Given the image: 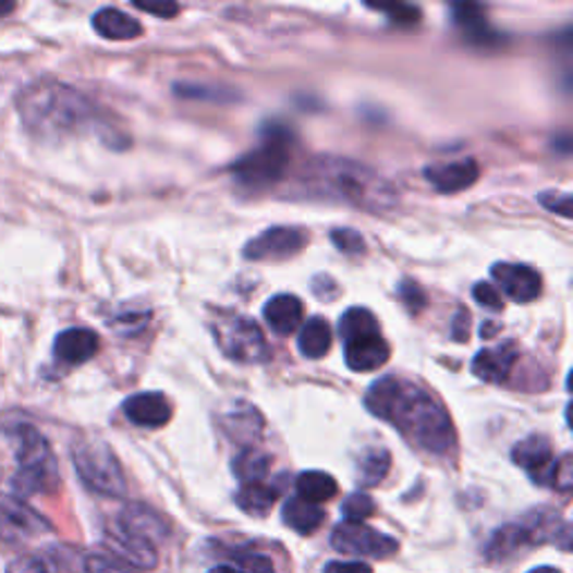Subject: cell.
<instances>
[{
    "label": "cell",
    "instance_id": "19",
    "mask_svg": "<svg viewBox=\"0 0 573 573\" xmlns=\"http://www.w3.org/2000/svg\"><path fill=\"white\" fill-rule=\"evenodd\" d=\"M263 426H265L263 415L256 411L254 405L244 403V401H235L222 415V428L233 441H240V443L256 441L263 435Z\"/></svg>",
    "mask_w": 573,
    "mask_h": 573
},
{
    "label": "cell",
    "instance_id": "47",
    "mask_svg": "<svg viewBox=\"0 0 573 573\" xmlns=\"http://www.w3.org/2000/svg\"><path fill=\"white\" fill-rule=\"evenodd\" d=\"M528 573H562V571L553 569V566H538V569H534V571H528Z\"/></svg>",
    "mask_w": 573,
    "mask_h": 573
},
{
    "label": "cell",
    "instance_id": "31",
    "mask_svg": "<svg viewBox=\"0 0 573 573\" xmlns=\"http://www.w3.org/2000/svg\"><path fill=\"white\" fill-rule=\"evenodd\" d=\"M373 513H375V502L370 496H365V493H352L343 502L345 522H363Z\"/></svg>",
    "mask_w": 573,
    "mask_h": 573
},
{
    "label": "cell",
    "instance_id": "30",
    "mask_svg": "<svg viewBox=\"0 0 573 573\" xmlns=\"http://www.w3.org/2000/svg\"><path fill=\"white\" fill-rule=\"evenodd\" d=\"M526 542H534V538H531L526 526H520V524L502 526L488 545V556L490 558H507V556L515 553Z\"/></svg>",
    "mask_w": 573,
    "mask_h": 573
},
{
    "label": "cell",
    "instance_id": "7",
    "mask_svg": "<svg viewBox=\"0 0 573 573\" xmlns=\"http://www.w3.org/2000/svg\"><path fill=\"white\" fill-rule=\"evenodd\" d=\"M74 468L90 490L108 498L126 496V475L121 471L112 448L101 439L86 437L72 446Z\"/></svg>",
    "mask_w": 573,
    "mask_h": 573
},
{
    "label": "cell",
    "instance_id": "26",
    "mask_svg": "<svg viewBox=\"0 0 573 573\" xmlns=\"http://www.w3.org/2000/svg\"><path fill=\"white\" fill-rule=\"evenodd\" d=\"M296 490L301 500L318 507L320 502L332 500L339 493V484L332 475L322 471H305L296 479Z\"/></svg>",
    "mask_w": 573,
    "mask_h": 573
},
{
    "label": "cell",
    "instance_id": "34",
    "mask_svg": "<svg viewBox=\"0 0 573 573\" xmlns=\"http://www.w3.org/2000/svg\"><path fill=\"white\" fill-rule=\"evenodd\" d=\"M367 8L386 12L399 25H413L422 19V12L413 5H367Z\"/></svg>",
    "mask_w": 573,
    "mask_h": 573
},
{
    "label": "cell",
    "instance_id": "27",
    "mask_svg": "<svg viewBox=\"0 0 573 573\" xmlns=\"http://www.w3.org/2000/svg\"><path fill=\"white\" fill-rule=\"evenodd\" d=\"M276 498H278L276 488L267 486L265 481H258V484H242L240 490L235 493V504L240 507V511H244L247 515L263 517V515H267V511L273 507Z\"/></svg>",
    "mask_w": 573,
    "mask_h": 573
},
{
    "label": "cell",
    "instance_id": "3",
    "mask_svg": "<svg viewBox=\"0 0 573 573\" xmlns=\"http://www.w3.org/2000/svg\"><path fill=\"white\" fill-rule=\"evenodd\" d=\"M25 129L38 137H63L97 124V108L74 88L38 81L19 97Z\"/></svg>",
    "mask_w": 573,
    "mask_h": 573
},
{
    "label": "cell",
    "instance_id": "21",
    "mask_svg": "<svg viewBox=\"0 0 573 573\" xmlns=\"http://www.w3.org/2000/svg\"><path fill=\"white\" fill-rule=\"evenodd\" d=\"M117 528L126 531V534L137 536L150 545H153V540H159L161 536H167V526H163L161 517L142 504H131L121 511Z\"/></svg>",
    "mask_w": 573,
    "mask_h": 573
},
{
    "label": "cell",
    "instance_id": "20",
    "mask_svg": "<svg viewBox=\"0 0 573 573\" xmlns=\"http://www.w3.org/2000/svg\"><path fill=\"white\" fill-rule=\"evenodd\" d=\"M108 545H110V551L117 553V558L126 566L153 569L157 564V551L153 549V545L137 536L126 534V531H121V528L110 531Z\"/></svg>",
    "mask_w": 573,
    "mask_h": 573
},
{
    "label": "cell",
    "instance_id": "43",
    "mask_svg": "<svg viewBox=\"0 0 573 573\" xmlns=\"http://www.w3.org/2000/svg\"><path fill=\"white\" fill-rule=\"evenodd\" d=\"M242 571L244 573H273L271 562L267 558H263V556H256V553L242 560Z\"/></svg>",
    "mask_w": 573,
    "mask_h": 573
},
{
    "label": "cell",
    "instance_id": "46",
    "mask_svg": "<svg viewBox=\"0 0 573 573\" xmlns=\"http://www.w3.org/2000/svg\"><path fill=\"white\" fill-rule=\"evenodd\" d=\"M14 10H16L14 3H8V0H0V19L8 16V14H12Z\"/></svg>",
    "mask_w": 573,
    "mask_h": 573
},
{
    "label": "cell",
    "instance_id": "5",
    "mask_svg": "<svg viewBox=\"0 0 573 573\" xmlns=\"http://www.w3.org/2000/svg\"><path fill=\"white\" fill-rule=\"evenodd\" d=\"M292 157V142L290 131L271 126L265 131L260 144L244 153L231 163V175L237 186L247 188L252 193L267 191L269 186L278 184Z\"/></svg>",
    "mask_w": 573,
    "mask_h": 573
},
{
    "label": "cell",
    "instance_id": "40",
    "mask_svg": "<svg viewBox=\"0 0 573 573\" xmlns=\"http://www.w3.org/2000/svg\"><path fill=\"white\" fill-rule=\"evenodd\" d=\"M322 573H373V566L358 560H332Z\"/></svg>",
    "mask_w": 573,
    "mask_h": 573
},
{
    "label": "cell",
    "instance_id": "35",
    "mask_svg": "<svg viewBox=\"0 0 573 573\" xmlns=\"http://www.w3.org/2000/svg\"><path fill=\"white\" fill-rule=\"evenodd\" d=\"M399 296H401V301L405 303V307L411 309V312H415V314L426 307V296H424V292H422V286L415 284V282H411V280H401V284H399Z\"/></svg>",
    "mask_w": 573,
    "mask_h": 573
},
{
    "label": "cell",
    "instance_id": "1",
    "mask_svg": "<svg viewBox=\"0 0 573 573\" xmlns=\"http://www.w3.org/2000/svg\"><path fill=\"white\" fill-rule=\"evenodd\" d=\"M365 407L392 424L407 441L426 453L448 455L458 443L455 426L446 407L424 388L399 377H383L367 388Z\"/></svg>",
    "mask_w": 573,
    "mask_h": 573
},
{
    "label": "cell",
    "instance_id": "37",
    "mask_svg": "<svg viewBox=\"0 0 573 573\" xmlns=\"http://www.w3.org/2000/svg\"><path fill=\"white\" fill-rule=\"evenodd\" d=\"M86 573H133L124 562H112L101 556H90L86 560Z\"/></svg>",
    "mask_w": 573,
    "mask_h": 573
},
{
    "label": "cell",
    "instance_id": "38",
    "mask_svg": "<svg viewBox=\"0 0 573 573\" xmlns=\"http://www.w3.org/2000/svg\"><path fill=\"white\" fill-rule=\"evenodd\" d=\"M8 573H48V566L36 556H21L8 564Z\"/></svg>",
    "mask_w": 573,
    "mask_h": 573
},
{
    "label": "cell",
    "instance_id": "24",
    "mask_svg": "<svg viewBox=\"0 0 573 573\" xmlns=\"http://www.w3.org/2000/svg\"><path fill=\"white\" fill-rule=\"evenodd\" d=\"M332 348V327L325 318H309L298 334V350L305 358H322Z\"/></svg>",
    "mask_w": 573,
    "mask_h": 573
},
{
    "label": "cell",
    "instance_id": "9",
    "mask_svg": "<svg viewBox=\"0 0 573 573\" xmlns=\"http://www.w3.org/2000/svg\"><path fill=\"white\" fill-rule=\"evenodd\" d=\"M332 547L345 556L361 558H390L397 553L399 545L394 538L363 522H341L332 531Z\"/></svg>",
    "mask_w": 573,
    "mask_h": 573
},
{
    "label": "cell",
    "instance_id": "8",
    "mask_svg": "<svg viewBox=\"0 0 573 573\" xmlns=\"http://www.w3.org/2000/svg\"><path fill=\"white\" fill-rule=\"evenodd\" d=\"M211 332L220 352L242 365L267 363L271 350L258 322L233 312H216L211 318Z\"/></svg>",
    "mask_w": 573,
    "mask_h": 573
},
{
    "label": "cell",
    "instance_id": "17",
    "mask_svg": "<svg viewBox=\"0 0 573 573\" xmlns=\"http://www.w3.org/2000/svg\"><path fill=\"white\" fill-rule=\"evenodd\" d=\"M99 352V337L86 327H70L54 341V356L68 365L88 363Z\"/></svg>",
    "mask_w": 573,
    "mask_h": 573
},
{
    "label": "cell",
    "instance_id": "4",
    "mask_svg": "<svg viewBox=\"0 0 573 573\" xmlns=\"http://www.w3.org/2000/svg\"><path fill=\"white\" fill-rule=\"evenodd\" d=\"M16 446V475L12 479L14 490L21 496L52 493L59 486V464L48 439L34 426L19 424L10 432Z\"/></svg>",
    "mask_w": 573,
    "mask_h": 573
},
{
    "label": "cell",
    "instance_id": "36",
    "mask_svg": "<svg viewBox=\"0 0 573 573\" xmlns=\"http://www.w3.org/2000/svg\"><path fill=\"white\" fill-rule=\"evenodd\" d=\"M473 298L486 307V309H493V312H500L504 305H502V296L500 292L496 290L493 284H488V282H477L473 286Z\"/></svg>",
    "mask_w": 573,
    "mask_h": 573
},
{
    "label": "cell",
    "instance_id": "12",
    "mask_svg": "<svg viewBox=\"0 0 573 573\" xmlns=\"http://www.w3.org/2000/svg\"><path fill=\"white\" fill-rule=\"evenodd\" d=\"M511 458L520 468H524L531 475V479L551 486L558 460L553 458V450L547 437L531 435L522 439L520 443H515Z\"/></svg>",
    "mask_w": 573,
    "mask_h": 573
},
{
    "label": "cell",
    "instance_id": "23",
    "mask_svg": "<svg viewBox=\"0 0 573 573\" xmlns=\"http://www.w3.org/2000/svg\"><path fill=\"white\" fill-rule=\"evenodd\" d=\"M93 27L108 40H133L142 34V23L117 8H103L93 16Z\"/></svg>",
    "mask_w": 573,
    "mask_h": 573
},
{
    "label": "cell",
    "instance_id": "10",
    "mask_svg": "<svg viewBox=\"0 0 573 573\" xmlns=\"http://www.w3.org/2000/svg\"><path fill=\"white\" fill-rule=\"evenodd\" d=\"M50 524L32 507L12 496H0V540L8 545H21L46 534Z\"/></svg>",
    "mask_w": 573,
    "mask_h": 573
},
{
    "label": "cell",
    "instance_id": "32",
    "mask_svg": "<svg viewBox=\"0 0 573 573\" xmlns=\"http://www.w3.org/2000/svg\"><path fill=\"white\" fill-rule=\"evenodd\" d=\"M332 242L334 247L348 256H358L365 252V240L358 231L354 229H334L332 231Z\"/></svg>",
    "mask_w": 573,
    "mask_h": 573
},
{
    "label": "cell",
    "instance_id": "33",
    "mask_svg": "<svg viewBox=\"0 0 573 573\" xmlns=\"http://www.w3.org/2000/svg\"><path fill=\"white\" fill-rule=\"evenodd\" d=\"M538 202L542 207L564 220L571 218V195L569 193H558V191H547L538 195Z\"/></svg>",
    "mask_w": 573,
    "mask_h": 573
},
{
    "label": "cell",
    "instance_id": "2",
    "mask_svg": "<svg viewBox=\"0 0 573 573\" xmlns=\"http://www.w3.org/2000/svg\"><path fill=\"white\" fill-rule=\"evenodd\" d=\"M305 191L320 197L350 204L370 214H388L397 207V188L365 163L343 157H314L303 175Z\"/></svg>",
    "mask_w": 573,
    "mask_h": 573
},
{
    "label": "cell",
    "instance_id": "14",
    "mask_svg": "<svg viewBox=\"0 0 573 573\" xmlns=\"http://www.w3.org/2000/svg\"><path fill=\"white\" fill-rule=\"evenodd\" d=\"M424 175L437 193L453 195V193H460V191H464L477 182L479 167H477L475 159L468 157V159L432 163V167L424 169Z\"/></svg>",
    "mask_w": 573,
    "mask_h": 573
},
{
    "label": "cell",
    "instance_id": "45",
    "mask_svg": "<svg viewBox=\"0 0 573 573\" xmlns=\"http://www.w3.org/2000/svg\"><path fill=\"white\" fill-rule=\"evenodd\" d=\"M209 573H244V571L233 564H220V566H214Z\"/></svg>",
    "mask_w": 573,
    "mask_h": 573
},
{
    "label": "cell",
    "instance_id": "15",
    "mask_svg": "<svg viewBox=\"0 0 573 573\" xmlns=\"http://www.w3.org/2000/svg\"><path fill=\"white\" fill-rule=\"evenodd\" d=\"M517 358V345L513 341H507L496 348L477 352L471 363V370L484 383H502L504 379H509Z\"/></svg>",
    "mask_w": 573,
    "mask_h": 573
},
{
    "label": "cell",
    "instance_id": "11",
    "mask_svg": "<svg viewBox=\"0 0 573 573\" xmlns=\"http://www.w3.org/2000/svg\"><path fill=\"white\" fill-rule=\"evenodd\" d=\"M307 244V231L298 227H271L244 244L247 260H284L296 256Z\"/></svg>",
    "mask_w": 573,
    "mask_h": 573
},
{
    "label": "cell",
    "instance_id": "42",
    "mask_svg": "<svg viewBox=\"0 0 573 573\" xmlns=\"http://www.w3.org/2000/svg\"><path fill=\"white\" fill-rule=\"evenodd\" d=\"M135 8L142 10V12H148V14L161 16V19H173V16L180 12V5H175V3H157V5H150V3H135Z\"/></svg>",
    "mask_w": 573,
    "mask_h": 573
},
{
    "label": "cell",
    "instance_id": "44",
    "mask_svg": "<svg viewBox=\"0 0 573 573\" xmlns=\"http://www.w3.org/2000/svg\"><path fill=\"white\" fill-rule=\"evenodd\" d=\"M471 316H468V312H460L458 316H455V320H453V339L458 341V343H464L466 339H468V327H471Z\"/></svg>",
    "mask_w": 573,
    "mask_h": 573
},
{
    "label": "cell",
    "instance_id": "13",
    "mask_svg": "<svg viewBox=\"0 0 573 573\" xmlns=\"http://www.w3.org/2000/svg\"><path fill=\"white\" fill-rule=\"evenodd\" d=\"M490 276H493L496 282L502 286V292L520 305L536 301L542 294L540 273L526 265L498 263L493 265V269H490Z\"/></svg>",
    "mask_w": 573,
    "mask_h": 573
},
{
    "label": "cell",
    "instance_id": "16",
    "mask_svg": "<svg viewBox=\"0 0 573 573\" xmlns=\"http://www.w3.org/2000/svg\"><path fill=\"white\" fill-rule=\"evenodd\" d=\"M124 415L139 428H161L173 417V407L161 392H139L124 401Z\"/></svg>",
    "mask_w": 573,
    "mask_h": 573
},
{
    "label": "cell",
    "instance_id": "39",
    "mask_svg": "<svg viewBox=\"0 0 573 573\" xmlns=\"http://www.w3.org/2000/svg\"><path fill=\"white\" fill-rule=\"evenodd\" d=\"M312 292L320 301H334L339 296V284L330 276L320 273L312 280Z\"/></svg>",
    "mask_w": 573,
    "mask_h": 573
},
{
    "label": "cell",
    "instance_id": "18",
    "mask_svg": "<svg viewBox=\"0 0 573 573\" xmlns=\"http://www.w3.org/2000/svg\"><path fill=\"white\" fill-rule=\"evenodd\" d=\"M263 314H265L267 325L278 337H286V334L296 332L301 327L305 307L301 298L294 294H276L273 298L267 301Z\"/></svg>",
    "mask_w": 573,
    "mask_h": 573
},
{
    "label": "cell",
    "instance_id": "41",
    "mask_svg": "<svg viewBox=\"0 0 573 573\" xmlns=\"http://www.w3.org/2000/svg\"><path fill=\"white\" fill-rule=\"evenodd\" d=\"M551 486H556L558 490H566L571 488V455H562L556 462V471H553V481Z\"/></svg>",
    "mask_w": 573,
    "mask_h": 573
},
{
    "label": "cell",
    "instance_id": "6",
    "mask_svg": "<svg viewBox=\"0 0 573 573\" xmlns=\"http://www.w3.org/2000/svg\"><path fill=\"white\" fill-rule=\"evenodd\" d=\"M343 356L350 370L373 373L390 358V345L383 339L375 314L365 307H350L339 320Z\"/></svg>",
    "mask_w": 573,
    "mask_h": 573
},
{
    "label": "cell",
    "instance_id": "28",
    "mask_svg": "<svg viewBox=\"0 0 573 573\" xmlns=\"http://www.w3.org/2000/svg\"><path fill=\"white\" fill-rule=\"evenodd\" d=\"M233 473L242 484H258L269 473V458L256 448H244L233 460Z\"/></svg>",
    "mask_w": 573,
    "mask_h": 573
},
{
    "label": "cell",
    "instance_id": "29",
    "mask_svg": "<svg viewBox=\"0 0 573 573\" xmlns=\"http://www.w3.org/2000/svg\"><path fill=\"white\" fill-rule=\"evenodd\" d=\"M390 453L386 448H373L358 460V481L363 486H377L390 473Z\"/></svg>",
    "mask_w": 573,
    "mask_h": 573
},
{
    "label": "cell",
    "instance_id": "25",
    "mask_svg": "<svg viewBox=\"0 0 573 573\" xmlns=\"http://www.w3.org/2000/svg\"><path fill=\"white\" fill-rule=\"evenodd\" d=\"M282 520L286 526L294 528L296 534L309 536L322 524L325 513L316 504H309L301 498H292V500H286L282 507Z\"/></svg>",
    "mask_w": 573,
    "mask_h": 573
},
{
    "label": "cell",
    "instance_id": "22",
    "mask_svg": "<svg viewBox=\"0 0 573 573\" xmlns=\"http://www.w3.org/2000/svg\"><path fill=\"white\" fill-rule=\"evenodd\" d=\"M453 21L458 27L464 32V36L471 40V44L477 46H493L500 44V34L490 29L484 10L479 5H455L453 8Z\"/></svg>",
    "mask_w": 573,
    "mask_h": 573
}]
</instances>
